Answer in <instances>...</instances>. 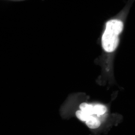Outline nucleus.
<instances>
[{
  "label": "nucleus",
  "instance_id": "nucleus-1",
  "mask_svg": "<svg viewBox=\"0 0 135 135\" xmlns=\"http://www.w3.org/2000/svg\"><path fill=\"white\" fill-rule=\"evenodd\" d=\"M123 29V23L119 20H112L107 22L102 38V46L105 50L111 52L116 49L119 43L118 36Z\"/></svg>",
  "mask_w": 135,
  "mask_h": 135
},
{
  "label": "nucleus",
  "instance_id": "nucleus-5",
  "mask_svg": "<svg viewBox=\"0 0 135 135\" xmlns=\"http://www.w3.org/2000/svg\"><path fill=\"white\" fill-rule=\"evenodd\" d=\"M75 114L77 118L82 121H86L91 116L81 110L77 111Z\"/></svg>",
  "mask_w": 135,
  "mask_h": 135
},
{
  "label": "nucleus",
  "instance_id": "nucleus-2",
  "mask_svg": "<svg viewBox=\"0 0 135 135\" xmlns=\"http://www.w3.org/2000/svg\"><path fill=\"white\" fill-rule=\"evenodd\" d=\"M86 125L90 129H96L99 127L101 125L100 121L96 117L91 116L86 121Z\"/></svg>",
  "mask_w": 135,
  "mask_h": 135
},
{
  "label": "nucleus",
  "instance_id": "nucleus-4",
  "mask_svg": "<svg viewBox=\"0 0 135 135\" xmlns=\"http://www.w3.org/2000/svg\"><path fill=\"white\" fill-rule=\"evenodd\" d=\"M93 108L94 114L97 115H103L107 111L106 107L102 105H97L93 107Z\"/></svg>",
  "mask_w": 135,
  "mask_h": 135
},
{
  "label": "nucleus",
  "instance_id": "nucleus-3",
  "mask_svg": "<svg viewBox=\"0 0 135 135\" xmlns=\"http://www.w3.org/2000/svg\"><path fill=\"white\" fill-rule=\"evenodd\" d=\"M80 108L81 110V111L90 116H91L94 114L93 106L86 103H83L81 104L80 105Z\"/></svg>",
  "mask_w": 135,
  "mask_h": 135
}]
</instances>
